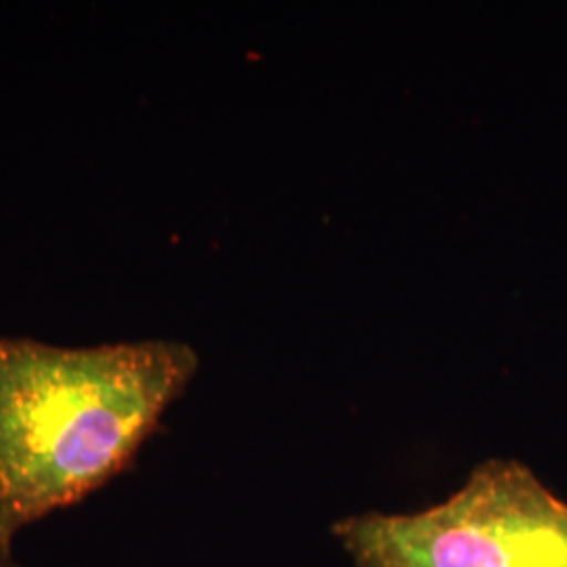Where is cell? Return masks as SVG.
<instances>
[{
  "mask_svg": "<svg viewBox=\"0 0 567 567\" xmlns=\"http://www.w3.org/2000/svg\"><path fill=\"white\" fill-rule=\"evenodd\" d=\"M198 370L175 341L63 347L0 334V543L133 465Z\"/></svg>",
  "mask_w": 567,
  "mask_h": 567,
  "instance_id": "cell-1",
  "label": "cell"
},
{
  "mask_svg": "<svg viewBox=\"0 0 567 567\" xmlns=\"http://www.w3.org/2000/svg\"><path fill=\"white\" fill-rule=\"evenodd\" d=\"M355 567H567V503L527 466L487 461L447 501L332 526Z\"/></svg>",
  "mask_w": 567,
  "mask_h": 567,
  "instance_id": "cell-2",
  "label": "cell"
},
{
  "mask_svg": "<svg viewBox=\"0 0 567 567\" xmlns=\"http://www.w3.org/2000/svg\"><path fill=\"white\" fill-rule=\"evenodd\" d=\"M0 567H21L13 555V547H7L2 543H0Z\"/></svg>",
  "mask_w": 567,
  "mask_h": 567,
  "instance_id": "cell-3",
  "label": "cell"
}]
</instances>
